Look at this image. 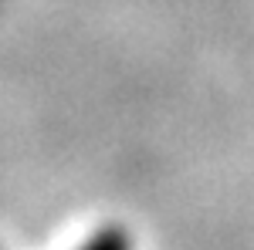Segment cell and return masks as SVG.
Instances as JSON below:
<instances>
[{
  "instance_id": "cell-1",
  "label": "cell",
  "mask_w": 254,
  "mask_h": 250,
  "mask_svg": "<svg viewBox=\"0 0 254 250\" xmlns=\"http://www.w3.org/2000/svg\"><path fill=\"white\" fill-rule=\"evenodd\" d=\"M78 250H136V244H132V233L126 230V227L109 223V227H102V230L92 233Z\"/></svg>"
}]
</instances>
